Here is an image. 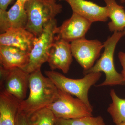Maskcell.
Here are the masks:
<instances>
[{"label": "cell", "instance_id": "obj_1", "mask_svg": "<svg viewBox=\"0 0 125 125\" xmlns=\"http://www.w3.org/2000/svg\"><path fill=\"white\" fill-rule=\"evenodd\" d=\"M29 89L28 97L21 101L20 109L27 116L47 107L58 95V89L49 78L43 75L41 69L30 73Z\"/></svg>", "mask_w": 125, "mask_h": 125}, {"label": "cell", "instance_id": "obj_2", "mask_svg": "<svg viewBox=\"0 0 125 125\" xmlns=\"http://www.w3.org/2000/svg\"><path fill=\"white\" fill-rule=\"evenodd\" d=\"M62 8L56 0H29L25 5L27 15L25 29L38 37L45 25L62 12Z\"/></svg>", "mask_w": 125, "mask_h": 125}, {"label": "cell", "instance_id": "obj_3", "mask_svg": "<svg viewBox=\"0 0 125 125\" xmlns=\"http://www.w3.org/2000/svg\"><path fill=\"white\" fill-rule=\"evenodd\" d=\"M125 35L123 31L114 32L113 34L104 43L105 50L101 58L89 70L83 71L84 74L92 72H104L106 79L98 87L124 85L125 80L121 73H118L114 66V54L118 41Z\"/></svg>", "mask_w": 125, "mask_h": 125}, {"label": "cell", "instance_id": "obj_4", "mask_svg": "<svg viewBox=\"0 0 125 125\" xmlns=\"http://www.w3.org/2000/svg\"><path fill=\"white\" fill-rule=\"evenodd\" d=\"M45 73L58 89L75 96L90 107H93L89 100V91L101 78V72L89 73L85 75L83 78L80 79L67 78L53 70L46 71Z\"/></svg>", "mask_w": 125, "mask_h": 125}, {"label": "cell", "instance_id": "obj_5", "mask_svg": "<svg viewBox=\"0 0 125 125\" xmlns=\"http://www.w3.org/2000/svg\"><path fill=\"white\" fill-rule=\"evenodd\" d=\"M58 27L56 19L52 20L45 25L42 33L36 37L29 53L28 63L23 69L25 71L30 73L41 69L43 64L47 62L50 50L56 40Z\"/></svg>", "mask_w": 125, "mask_h": 125}, {"label": "cell", "instance_id": "obj_6", "mask_svg": "<svg viewBox=\"0 0 125 125\" xmlns=\"http://www.w3.org/2000/svg\"><path fill=\"white\" fill-rule=\"evenodd\" d=\"M47 108L53 112L56 118L72 119L93 116V107L59 89L57 98Z\"/></svg>", "mask_w": 125, "mask_h": 125}, {"label": "cell", "instance_id": "obj_7", "mask_svg": "<svg viewBox=\"0 0 125 125\" xmlns=\"http://www.w3.org/2000/svg\"><path fill=\"white\" fill-rule=\"evenodd\" d=\"M0 90H5L18 100L25 99L29 88L30 73L22 69L9 70L0 67Z\"/></svg>", "mask_w": 125, "mask_h": 125}, {"label": "cell", "instance_id": "obj_8", "mask_svg": "<svg viewBox=\"0 0 125 125\" xmlns=\"http://www.w3.org/2000/svg\"><path fill=\"white\" fill-rule=\"evenodd\" d=\"M71 44L72 56L83 69L88 70L94 66L104 47L98 40H88L85 38L72 41Z\"/></svg>", "mask_w": 125, "mask_h": 125}, {"label": "cell", "instance_id": "obj_9", "mask_svg": "<svg viewBox=\"0 0 125 125\" xmlns=\"http://www.w3.org/2000/svg\"><path fill=\"white\" fill-rule=\"evenodd\" d=\"M92 23L78 14L73 13L71 17L58 27L56 37L67 42L85 37Z\"/></svg>", "mask_w": 125, "mask_h": 125}, {"label": "cell", "instance_id": "obj_10", "mask_svg": "<svg viewBox=\"0 0 125 125\" xmlns=\"http://www.w3.org/2000/svg\"><path fill=\"white\" fill-rule=\"evenodd\" d=\"M71 44L57 38L50 50L47 62L51 70L58 69L65 74L68 73L72 60Z\"/></svg>", "mask_w": 125, "mask_h": 125}, {"label": "cell", "instance_id": "obj_11", "mask_svg": "<svg viewBox=\"0 0 125 125\" xmlns=\"http://www.w3.org/2000/svg\"><path fill=\"white\" fill-rule=\"evenodd\" d=\"M27 12L25 4L19 0L8 11L0 10V33H2L11 29L26 28Z\"/></svg>", "mask_w": 125, "mask_h": 125}, {"label": "cell", "instance_id": "obj_12", "mask_svg": "<svg viewBox=\"0 0 125 125\" xmlns=\"http://www.w3.org/2000/svg\"><path fill=\"white\" fill-rule=\"evenodd\" d=\"M66 1L71 7L73 13L81 16L90 22H105L108 19L106 6L102 7L85 0H66Z\"/></svg>", "mask_w": 125, "mask_h": 125}, {"label": "cell", "instance_id": "obj_13", "mask_svg": "<svg viewBox=\"0 0 125 125\" xmlns=\"http://www.w3.org/2000/svg\"><path fill=\"white\" fill-rule=\"evenodd\" d=\"M36 38L26 29H11L0 34V45L14 47L30 53Z\"/></svg>", "mask_w": 125, "mask_h": 125}, {"label": "cell", "instance_id": "obj_14", "mask_svg": "<svg viewBox=\"0 0 125 125\" xmlns=\"http://www.w3.org/2000/svg\"><path fill=\"white\" fill-rule=\"evenodd\" d=\"M29 52L14 47L0 45V64L7 69H24L29 60Z\"/></svg>", "mask_w": 125, "mask_h": 125}, {"label": "cell", "instance_id": "obj_15", "mask_svg": "<svg viewBox=\"0 0 125 125\" xmlns=\"http://www.w3.org/2000/svg\"><path fill=\"white\" fill-rule=\"evenodd\" d=\"M21 101L4 90L0 92V125H16Z\"/></svg>", "mask_w": 125, "mask_h": 125}, {"label": "cell", "instance_id": "obj_16", "mask_svg": "<svg viewBox=\"0 0 125 125\" xmlns=\"http://www.w3.org/2000/svg\"><path fill=\"white\" fill-rule=\"evenodd\" d=\"M107 8L108 18L111 21L108 23L109 30L120 32L125 27V11L122 6L118 4L115 0H104Z\"/></svg>", "mask_w": 125, "mask_h": 125}, {"label": "cell", "instance_id": "obj_17", "mask_svg": "<svg viewBox=\"0 0 125 125\" xmlns=\"http://www.w3.org/2000/svg\"><path fill=\"white\" fill-rule=\"evenodd\" d=\"M110 94L112 102L108 108V112L116 125L125 122V99L118 97L114 89L111 90Z\"/></svg>", "mask_w": 125, "mask_h": 125}, {"label": "cell", "instance_id": "obj_18", "mask_svg": "<svg viewBox=\"0 0 125 125\" xmlns=\"http://www.w3.org/2000/svg\"><path fill=\"white\" fill-rule=\"evenodd\" d=\"M27 116L29 125H55L56 120L53 112L47 107Z\"/></svg>", "mask_w": 125, "mask_h": 125}, {"label": "cell", "instance_id": "obj_19", "mask_svg": "<svg viewBox=\"0 0 125 125\" xmlns=\"http://www.w3.org/2000/svg\"><path fill=\"white\" fill-rule=\"evenodd\" d=\"M55 125H105L102 117L87 116L74 119L56 118Z\"/></svg>", "mask_w": 125, "mask_h": 125}, {"label": "cell", "instance_id": "obj_20", "mask_svg": "<svg viewBox=\"0 0 125 125\" xmlns=\"http://www.w3.org/2000/svg\"><path fill=\"white\" fill-rule=\"evenodd\" d=\"M16 125H29L28 116L20 110L17 115Z\"/></svg>", "mask_w": 125, "mask_h": 125}, {"label": "cell", "instance_id": "obj_21", "mask_svg": "<svg viewBox=\"0 0 125 125\" xmlns=\"http://www.w3.org/2000/svg\"><path fill=\"white\" fill-rule=\"evenodd\" d=\"M118 57L123 68L121 74L125 80V53L120 52L118 53Z\"/></svg>", "mask_w": 125, "mask_h": 125}, {"label": "cell", "instance_id": "obj_22", "mask_svg": "<svg viewBox=\"0 0 125 125\" xmlns=\"http://www.w3.org/2000/svg\"><path fill=\"white\" fill-rule=\"evenodd\" d=\"M14 0H0V10H6L9 5Z\"/></svg>", "mask_w": 125, "mask_h": 125}, {"label": "cell", "instance_id": "obj_23", "mask_svg": "<svg viewBox=\"0 0 125 125\" xmlns=\"http://www.w3.org/2000/svg\"><path fill=\"white\" fill-rule=\"evenodd\" d=\"M19 0L21 2L25 5V3L28 2L29 0Z\"/></svg>", "mask_w": 125, "mask_h": 125}, {"label": "cell", "instance_id": "obj_24", "mask_svg": "<svg viewBox=\"0 0 125 125\" xmlns=\"http://www.w3.org/2000/svg\"><path fill=\"white\" fill-rule=\"evenodd\" d=\"M125 125V122L120 123V124H117V125Z\"/></svg>", "mask_w": 125, "mask_h": 125}, {"label": "cell", "instance_id": "obj_25", "mask_svg": "<svg viewBox=\"0 0 125 125\" xmlns=\"http://www.w3.org/2000/svg\"><path fill=\"white\" fill-rule=\"evenodd\" d=\"M120 2L121 3H125V0H120Z\"/></svg>", "mask_w": 125, "mask_h": 125}, {"label": "cell", "instance_id": "obj_26", "mask_svg": "<svg viewBox=\"0 0 125 125\" xmlns=\"http://www.w3.org/2000/svg\"><path fill=\"white\" fill-rule=\"evenodd\" d=\"M123 32H124V33H125V29H124V30H123Z\"/></svg>", "mask_w": 125, "mask_h": 125}, {"label": "cell", "instance_id": "obj_27", "mask_svg": "<svg viewBox=\"0 0 125 125\" xmlns=\"http://www.w3.org/2000/svg\"><path fill=\"white\" fill-rule=\"evenodd\" d=\"M65 0V1H66V0Z\"/></svg>", "mask_w": 125, "mask_h": 125}]
</instances>
